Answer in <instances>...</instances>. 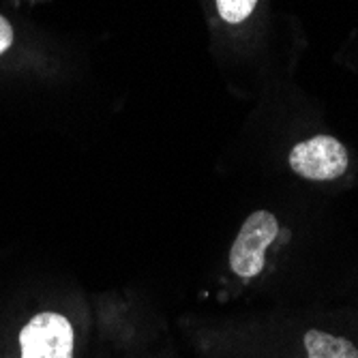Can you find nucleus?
Wrapping results in <instances>:
<instances>
[{
  "label": "nucleus",
  "instance_id": "obj_1",
  "mask_svg": "<svg viewBox=\"0 0 358 358\" xmlns=\"http://www.w3.org/2000/svg\"><path fill=\"white\" fill-rule=\"evenodd\" d=\"M279 234V221L268 210H255L247 217L230 249V266L243 279H253L264 271L266 249Z\"/></svg>",
  "mask_w": 358,
  "mask_h": 358
},
{
  "label": "nucleus",
  "instance_id": "obj_2",
  "mask_svg": "<svg viewBox=\"0 0 358 358\" xmlns=\"http://www.w3.org/2000/svg\"><path fill=\"white\" fill-rule=\"evenodd\" d=\"M289 168L307 180H335L348 170V150L333 136H313L292 148Z\"/></svg>",
  "mask_w": 358,
  "mask_h": 358
},
{
  "label": "nucleus",
  "instance_id": "obj_3",
  "mask_svg": "<svg viewBox=\"0 0 358 358\" xmlns=\"http://www.w3.org/2000/svg\"><path fill=\"white\" fill-rule=\"evenodd\" d=\"M22 358H73V327L60 313H39L20 333Z\"/></svg>",
  "mask_w": 358,
  "mask_h": 358
},
{
  "label": "nucleus",
  "instance_id": "obj_4",
  "mask_svg": "<svg viewBox=\"0 0 358 358\" xmlns=\"http://www.w3.org/2000/svg\"><path fill=\"white\" fill-rule=\"evenodd\" d=\"M303 341H305L307 358H358L356 345L345 337L311 329L305 333Z\"/></svg>",
  "mask_w": 358,
  "mask_h": 358
},
{
  "label": "nucleus",
  "instance_id": "obj_5",
  "mask_svg": "<svg viewBox=\"0 0 358 358\" xmlns=\"http://www.w3.org/2000/svg\"><path fill=\"white\" fill-rule=\"evenodd\" d=\"M257 5V0H217V11L227 24L245 22Z\"/></svg>",
  "mask_w": 358,
  "mask_h": 358
},
{
  "label": "nucleus",
  "instance_id": "obj_6",
  "mask_svg": "<svg viewBox=\"0 0 358 358\" xmlns=\"http://www.w3.org/2000/svg\"><path fill=\"white\" fill-rule=\"evenodd\" d=\"M11 43H13V26L5 15H0V56L11 48Z\"/></svg>",
  "mask_w": 358,
  "mask_h": 358
}]
</instances>
